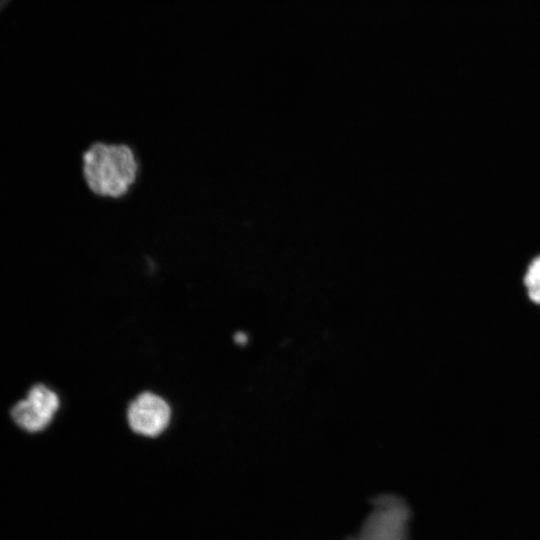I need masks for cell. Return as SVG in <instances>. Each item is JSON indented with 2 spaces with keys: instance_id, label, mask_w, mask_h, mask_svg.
Wrapping results in <instances>:
<instances>
[{
  "instance_id": "6da1fadb",
  "label": "cell",
  "mask_w": 540,
  "mask_h": 540,
  "mask_svg": "<svg viewBox=\"0 0 540 540\" xmlns=\"http://www.w3.org/2000/svg\"><path fill=\"white\" fill-rule=\"evenodd\" d=\"M80 164L87 189L103 200H122L140 176V157L124 142L97 140L81 153Z\"/></svg>"
},
{
  "instance_id": "7a4b0ae2",
  "label": "cell",
  "mask_w": 540,
  "mask_h": 540,
  "mask_svg": "<svg viewBox=\"0 0 540 540\" xmlns=\"http://www.w3.org/2000/svg\"><path fill=\"white\" fill-rule=\"evenodd\" d=\"M60 406L58 395L44 384L30 388L26 398L18 401L10 411L13 422L30 433L43 431Z\"/></svg>"
},
{
  "instance_id": "3957f363",
  "label": "cell",
  "mask_w": 540,
  "mask_h": 540,
  "mask_svg": "<svg viewBox=\"0 0 540 540\" xmlns=\"http://www.w3.org/2000/svg\"><path fill=\"white\" fill-rule=\"evenodd\" d=\"M170 417L171 410L168 403L151 392L140 394L132 401L127 411L131 429L148 437L162 433L168 426Z\"/></svg>"
},
{
  "instance_id": "277c9868",
  "label": "cell",
  "mask_w": 540,
  "mask_h": 540,
  "mask_svg": "<svg viewBox=\"0 0 540 540\" xmlns=\"http://www.w3.org/2000/svg\"><path fill=\"white\" fill-rule=\"evenodd\" d=\"M522 285L529 302L540 308V253L533 256L527 263Z\"/></svg>"
},
{
  "instance_id": "5b68a950",
  "label": "cell",
  "mask_w": 540,
  "mask_h": 540,
  "mask_svg": "<svg viewBox=\"0 0 540 540\" xmlns=\"http://www.w3.org/2000/svg\"><path fill=\"white\" fill-rule=\"evenodd\" d=\"M235 339H236L237 342L240 343V342H243L245 340V337L242 334H237Z\"/></svg>"
}]
</instances>
